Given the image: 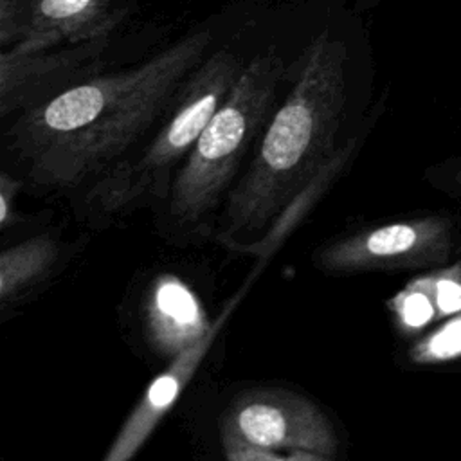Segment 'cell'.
Returning <instances> with one entry per match:
<instances>
[{"label": "cell", "instance_id": "obj_5", "mask_svg": "<svg viewBox=\"0 0 461 461\" xmlns=\"http://www.w3.org/2000/svg\"><path fill=\"white\" fill-rule=\"evenodd\" d=\"M452 221L425 216L371 227L322 247L317 265L328 272H371L443 267L452 252Z\"/></svg>", "mask_w": 461, "mask_h": 461}, {"label": "cell", "instance_id": "obj_1", "mask_svg": "<svg viewBox=\"0 0 461 461\" xmlns=\"http://www.w3.org/2000/svg\"><path fill=\"white\" fill-rule=\"evenodd\" d=\"M211 41V31L200 29L135 67L94 76L18 113L7 148L43 187L67 189L106 173L171 110Z\"/></svg>", "mask_w": 461, "mask_h": 461}, {"label": "cell", "instance_id": "obj_14", "mask_svg": "<svg viewBox=\"0 0 461 461\" xmlns=\"http://www.w3.org/2000/svg\"><path fill=\"white\" fill-rule=\"evenodd\" d=\"M434 301L441 321L461 312V259L412 277Z\"/></svg>", "mask_w": 461, "mask_h": 461}, {"label": "cell", "instance_id": "obj_13", "mask_svg": "<svg viewBox=\"0 0 461 461\" xmlns=\"http://www.w3.org/2000/svg\"><path fill=\"white\" fill-rule=\"evenodd\" d=\"M461 358V312L441 321L421 335L409 349V360L416 366H436Z\"/></svg>", "mask_w": 461, "mask_h": 461}, {"label": "cell", "instance_id": "obj_12", "mask_svg": "<svg viewBox=\"0 0 461 461\" xmlns=\"http://www.w3.org/2000/svg\"><path fill=\"white\" fill-rule=\"evenodd\" d=\"M387 308L394 326L405 337H416L432 324L441 322L434 301L414 279L387 301Z\"/></svg>", "mask_w": 461, "mask_h": 461}, {"label": "cell", "instance_id": "obj_6", "mask_svg": "<svg viewBox=\"0 0 461 461\" xmlns=\"http://www.w3.org/2000/svg\"><path fill=\"white\" fill-rule=\"evenodd\" d=\"M221 425L267 450H306L333 456L339 445L328 416L308 398L286 389H254L238 396Z\"/></svg>", "mask_w": 461, "mask_h": 461}, {"label": "cell", "instance_id": "obj_15", "mask_svg": "<svg viewBox=\"0 0 461 461\" xmlns=\"http://www.w3.org/2000/svg\"><path fill=\"white\" fill-rule=\"evenodd\" d=\"M221 447L225 461H333L331 456L319 452L290 450L288 454H277L276 450L259 448L241 439L225 425H221Z\"/></svg>", "mask_w": 461, "mask_h": 461}, {"label": "cell", "instance_id": "obj_4", "mask_svg": "<svg viewBox=\"0 0 461 461\" xmlns=\"http://www.w3.org/2000/svg\"><path fill=\"white\" fill-rule=\"evenodd\" d=\"M241 70L227 50L207 56L185 79L169 115L142 151L121 158L94 184L90 203L103 212H117L167 194L173 169L184 164Z\"/></svg>", "mask_w": 461, "mask_h": 461}, {"label": "cell", "instance_id": "obj_16", "mask_svg": "<svg viewBox=\"0 0 461 461\" xmlns=\"http://www.w3.org/2000/svg\"><path fill=\"white\" fill-rule=\"evenodd\" d=\"M34 0H0V47H14L29 23Z\"/></svg>", "mask_w": 461, "mask_h": 461}, {"label": "cell", "instance_id": "obj_11", "mask_svg": "<svg viewBox=\"0 0 461 461\" xmlns=\"http://www.w3.org/2000/svg\"><path fill=\"white\" fill-rule=\"evenodd\" d=\"M58 245L41 234L29 238L0 256V299L2 304L14 301L22 292L34 285L56 261Z\"/></svg>", "mask_w": 461, "mask_h": 461}, {"label": "cell", "instance_id": "obj_2", "mask_svg": "<svg viewBox=\"0 0 461 461\" xmlns=\"http://www.w3.org/2000/svg\"><path fill=\"white\" fill-rule=\"evenodd\" d=\"M346 108V47L328 31L306 47L297 77L229 194L220 238L263 229L335 158Z\"/></svg>", "mask_w": 461, "mask_h": 461}, {"label": "cell", "instance_id": "obj_10", "mask_svg": "<svg viewBox=\"0 0 461 461\" xmlns=\"http://www.w3.org/2000/svg\"><path fill=\"white\" fill-rule=\"evenodd\" d=\"M146 331L164 357H178L211 328L198 295L173 274L158 276L146 297Z\"/></svg>", "mask_w": 461, "mask_h": 461}, {"label": "cell", "instance_id": "obj_9", "mask_svg": "<svg viewBox=\"0 0 461 461\" xmlns=\"http://www.w3.org/2000/svg\"><path fill=\"white\" fill-rule=\"evenodd\" d=\"M124 16L117 0H34L25 32L11 49L45 50L108 38Z\"/></svg>", "mask_w": 461, "mask_h": 461}, {"label": "cell", "instance_id": "obj_3", "mask_svg": "<svg viewBox=\"0 0 461 461\" xmlns=\"http://www.w3.org/2000/svg\"><path fill=\"white\" fill-rule=\"evenodd\" d=\"M283 70L276 50H267L243 67L175 175L169 212L178 223H194L218 202L247 149L272 117Z\"/></svg>", "mask_w": 461, "mask_h": 461}, {"label": "cell", "instance_id": "obj_8", "mask_svg": "<svg viewBox=\"0 0 461 461\" xmlns=\"http://www.w3.org/2000/svg\"><path fill=\"white\" fill-rule=\"evenodd\" d=\"M243 290H247V286ZM243 290L232 295V299L225 304L216 321H212L209 331L196 344L182 351L178 357L171 358L169 366L151 380L142 398L124 420L121 430L113 438L110 448L101 461H131L135 457V454L142 448V445L148 441L162 418L176 403L182 391L187 387L200 362L218 337L221 326L240 303Z\"/></svg>", "mask_w": 461, "mask_h": 461}, {"label": "cell", "instance_id": "obj_17", "mask_svg": "<svg viewBox=\"0 0 461 461\" xmlns=\"http://www.w3.org/2000/svg\"><path fill=\"white\" fill-rule=\"evenodd\" d=\"M22 187V180L11 176L7 171L0 175V223L2 227H9L14 221V202L16 194Z\"/></svg>", "mask_w": 461, "mask_h": 461}, {"label": "cell", "instance_id": "obj_7", "mask_svg": "<svg viewBox=\"0 0 461 461\" xmlns=\"http://www.w3.org/2000/svg\"><path fill=\"white\" fill-rule=\"evenodd\" d=\"M108 38L45 50L7 49L0 54V115L22 113L90 79Z\"/></svg>", "mask_w": 461, "mask_h": 461}, {"label": "cell", "instance_id": "obj_18", "mask_svg": "<svg viewBox=\"0 0 461 461\" xmlns=\"http://www.w3.org/2000/svg\"><path fill=\"white\" fill-rule=\"evenodd\" d=\"M456 180H457V182H459V184H461V169H459V171H457V175H456Z\"/></svg>", "mask_w": 461, "mask_h": 461}]
</instances>
